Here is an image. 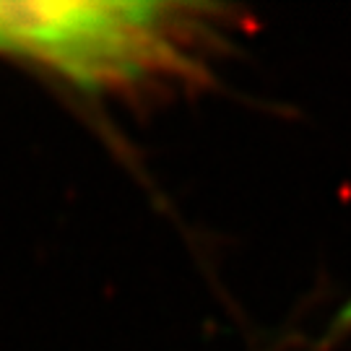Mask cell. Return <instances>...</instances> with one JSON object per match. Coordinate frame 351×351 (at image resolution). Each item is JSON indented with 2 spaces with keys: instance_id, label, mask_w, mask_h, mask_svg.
<instances>
[{
  "instance_id": "6da1fadb",
  "label": "cell",
  "mask_w": 351,
  "mask_h": 351,
  "mask_svg": "<svg viewBox=\"0 0 351 351\" xmlns=\"http://www.w3.org/2000/svg\"><path fill=\"white\" fill-rule=\"evenodd\" d=\"M195 5L154 0H0V55L86 91L188 75Z\"/></svg>"
}]
</instances>
